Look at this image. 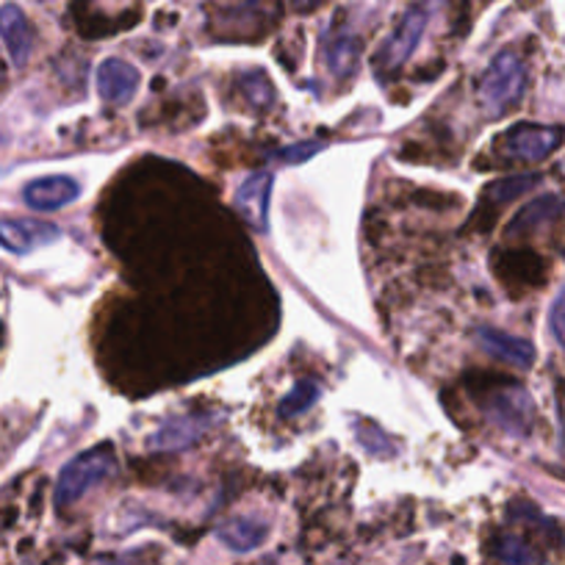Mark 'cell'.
Wrapping results in <instances>:
<instances>
[{"label": "cell", "mask_w": 565, "mask_h": 565, "mask_svg": "<svg viewBox=\"0 0 565 565\" xmlns=\"http://www.w3.org/2000/svg\"><path fill=\"white\" fill-rule=\"evenodd\" d=\"M524 62H521L513 51L499 53L491 62V67L486 70V75L480 78V86H477L480 106L486 108L488 114H493V117H499V114L508 111L513 103H519V97L524 95Z\"/></svg>", "instance_id": "cell-1"}, {"label": "cell", "mask_w": 565, "mask_h": 565, "mask_svg": "<svg viewBox=\"0 0 565 565\" xmlns=\"http://www.w3.org/2000/svg\"><path fill=\"white\" fill-rule=\"evenodd\" d=\"M114 449L108 444L103 447L89 449V452L78 455L75 460H70L64 466V471L58 475V486H56V504L58 508H67V504L78 502L86 491L103 482L106 477L114 475Z\"/></svg>", "instance_id": "cell-2"}, {"label": "cell", "mask_w": 565, "mask_h": 565, "mask_svg": "<svg viewBox=\"0 0 565 565\" xmlns=\"http://www.w3.org/2000/svg\"><path fill=\"white\" fill-rule=\"evenodd\" d=\"M559 134L552 125H535V122H519L504 134L502 148L504 156L513 161H524V164H537V161L548 159L557 150Z\"/></svg>", "instance_id": "cell-3"}, {"label": "cell", "mask_w": 565, "mask_h": 565, "mask_svg": "<svg viewBox=\"0 0 565 565\" xmlns=\"http://www.w3.org/2000/svg\"><path fill=\"white\" fill-rule=\"evenodd\" d=\"M427 20H430V12L424 7H413L405 18L399 20V25L394 29V34L383 42L377 53V67L383 73H391V70L402 67V64L411 58V53L416 51L418 40H422L424 29H427Z\"/></svg>", "instance_id": "cell-4"}, {"label": "cell", "mask_w": 565, "mask_h": 565, "mask_svg": "<svg viewBox=\"0 0 565 565\" xmlns=\"http://www.w3.org/2000/svg\"><path fill=\"white\" fill-rule=\"evenodd\" d=\"M62 231L42 220H0V247L9 253H34V249L56 244Z\"/></svg>", "instance_id": "cell-5"}, {"label": "cell", "mask_w": 565, "mask_h": 565, "mask_svg": "<svg viewBox=\"0 0 565 565\" xmlns=\"http://www.w3.org/2000/svg\"><path fill=\"white\" fill-rule=\"evenodd\" d=\"M269 198H271V175L269 172H253L236 189V209L253 231L266 233L269 227Z\"/></svg>", "instance_id": "cell-6"}, {"label": "cell", "mask_w": 565, "mask_h": 565, "mask_svg": "<svg viewBox=\"0 0 565 565\" xmlns=\"http://www.w3.org/2000/svg\"><path fill=\"white\" fill-rule=\"evenodd\" d=\"M141 84V75L134 64L122 62V58H106L97 67V92L111 106H128L136 97Z\"/></svg>", "instance_id": "cell-7"}, {"label": "cell", "mask_w": 565, "mask_h": 565, "mask_svg": "<svg viewBox=\"0 0 565 565\" xmlns=\"http://www.w3.org/2000/svg\"><path fill=\"white\" fill-rule=\"evenodd\" d=\"M477 341H480L488 355L499 358L508 366L530 369L535 363V347L526 339H519V335L502 333L497 328H480L477 330Z\"/></svg>", "instance_id": "cell-8"}, {"label": "cell", "mask_w": 565, "mask_h": 565, "mask_svg": "<svg viewBox=\"0 0 565 565\" xmlns=\"http://www.w3.org/2000/svg\"><path fill=\"white\" fill-rule=\"evenodd\" d=\"M488 413L510 433H526L532 424V402L521 385L497 391V396L488 405Z\"/></svg>", "instance_id": "cell-9"}, {"label": "cell", "mask_w": 565, "mask_h": 565, "mask_svg": "<svg viewBox=\"0 0 565 565\" xmlns=\"http://www.w3.org/2000/svg\"><path fill=\"white\" fill-rule=\"evenodd\" d=\"M0 36L7 42V51L12 56V62L23 67L29 62L31 51H34V31H31L29 18H25L18 3L0 7Z\"/></svg>", "instance_id": "cell-10"}, {"label": "cell", "mask_w": 565, "mask_h": 565, "mask_svg": "<svg viewBox=\"0 0 565 565\" xmlns=\"http://www.w3.org/2000/svg\"><path fill=\"white\" fill-rule=\"evenodd\" d=\"M78 181H73L67 175H51L40 178V181H31L25 186V203L34 211H56L70 205L73 200H78Z\"/></svg>", "instance_id": "cell-11"}, {"label": "cell", "mask_w": 565, "mask_h": 565, "mask_svg": "<svg viewBox=\"0 0 565 565\" xmlns=\"http://www.w3.org/2000/svg\"><path fill=\"white\" fill-rule=\"evenodd\" d=\"M209 424H211V418H203V416L170 418V422H167L164 427L156 433L153 441H150V447L153 449H183V447H189V444H192L200 433L209 430Z\"/></svg>", "instance_id": "cell-12"}, {"label": "cell", "mask_w": 565, "mask_h": 565, "mask_svg": "<svg viewBox=\"0 0 565 565\" xmlns=\"http://www.w3.org/2000/svg\"><path fill=\"white\" fill-rule=\"evenodd\" d=\"M269 535V526L260 519H231L216 530V537L233 552H253Z\"/></svg>", "instance_id": "cell-13"}, {"label": "cell", "mask_w": 565, "mask_h": 565, "mask_svg": "<svg viewBox=\"0 0 565 565\" xmlns=\"http://www.w3.org/2000/svg\"><path fill=\"white\" fill-rule=\"evenodd\" d=\"M559 211H563V200H559V198H554V194L537 198L535 203H530L524 211H519V216L510 222L508 233H510V236H521V233L535 231V227H541L543 222H548L552 216H557Z\"/></svg>", "instance_id": "cell-14"}, {"label": "cell", "mask_w": 565, "mask_h": 565, "mask_svg": "<svg viewBox=\"0 0 565 565\" xmlns=\"http://www.w3.org/2000/svg\"><path fill=\"white\" fill-rule=\"evenodd\" d=\"M324 56H328V67L333 70V75L347 78L355 70L358 56H361V42L350 34L330 36L328 47H324Z\"/></svg>", "instance_id": "cell-15"}, {"label": "cell", "mask_w": 565, "mask_h": 565, "mask_svg": "<svg viewBox=\"0 0 565 565\" xmlns=\"http://www.w3.org/2000/svg\"><path fill=\"white\" fill-rule=\"evenodd\" d=\"M532 186H537V175H513L502 178V181H493L491 186L482 192V203L493 205V209H502L510 200L521 198V194L530 192Z\"/></svg>", "instance_id": "cell-16"}, {"label": "cell", "mask_w": 565, "mask_h": 565, "mask_svg": "<svg viewBox=\"0 0 565 565\" xmlns=\"http://www.w3.org/2000/svg\"><path fill=\"white\" fill-rule=\"evenodd\" d=\"M319 396H322V388H319L313 380H300V383L295 385V388L286 394V399L280 402V413L286 418H295L300 416V413L311 411L313 405L319 402Z\"/></svg>", "instance_id": "cell-17"}, {"label": "cell", "mask_w": 565, "mask_h": 565, "mask_svg": "<svg viewBox=\"0 0 565 565\" xmlns=\"http://www.w3.org/2000/svg\"><path fill=\"white\" fill-rule=\"evenodd\" d=\"M497 557L502 559V565H541V557L532 552L530 543H524L515 535L499 537Z\"/></svg>", "instance_id": "cell-18"}, {"label": "cell", "mask_w": 565, "mask_h": 565, "mask_svg": "<svg viewBox=\"0 0 565 565\" xmlns=\"http://www.w3.org/2000/svg\"><path fill=\"white\" fill-rule=\"evenodd\" d=\"M322 150V141H300V145H291V148L280 150L277 159L286 161V164H297V161H306L311 156H317Z\"/></svg>", "instance_id": "cell-19"}, {"label": "cell", "mask_w": 565, "mask_h": 565, "mask_svg": "<svg viewBox=\"0 0 565 565\" xmlns=\"http://www.w3.org/2000/svg\"><path fill=\"white\" fill-rule=\"evenodd\" d=\"M552 333L565 347V291H559V297L552 306Z\"/></svg>", "instance_id": "cell-20"}, {"label": "cell", "mask_w": 565, "mask_h": 565, "mask_svg": "<svg viewBox=\"0 0 565 565\" xmlns=\"http://www.w3.org/2000/svg\"><path fill=\"white\" fill-rule=\"evenodd\" d=\"M324 0H291V7L300 9V12H311V9L322 7Z\"/></svg>", "instance_id": "cell-21"}, {"label": "cell", "mask_w": 565, "mask_h": 565, "mask_svg": "<svg viewBox=\"0 0 565 565\" xmlns=\"http://www.w3.org/2000/svg\"><path fill=\"white\" fill-rule=\"evenodd\" d=\"M3 78H7V73H3V67H0V84H3Z\"/></svg>", "instance_id": "cell-22"}]
</instances>
